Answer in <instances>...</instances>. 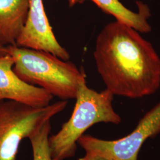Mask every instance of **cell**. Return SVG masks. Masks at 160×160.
<instances>
[{
	"instance_id": "5",
	"label": "cell",
	"mask_w": 160,
	"mask_h": 160,
	"mask_svg": "<svg viewBox=\"0 0 160 160\" xmlns=\"http://www.w3.org/2000/svg\"><path fill=\"white\" fill-rule=\"evenodd\" d=\"M160 133V103L140 119L136 128L125 137L104 140L83 135L78 145L86 153L97 155L109 160H138L140 149L147 139Z\"/></svg>"
},
{
	"instance_id": "7",
	"label": "cell",
	"mask_w": 160,
	"mask_h": 160,
	"mask_svg": "<svg viewBox=\"0 0 160 160\" xmlns=\"http://www.w3.org/2000/svg\"><path fill=\"white\" fill-rule=\"evenodd\" d=\"M14 59L6 54L0 57V102L14 100L33 106H46L53 96L39 87L20 80L12 70Z\"/></svg>"
},
{
	"instance_id": "6",
	"label": "cell",
	"mask_w": 160,
	"mask_h": 160,
	"mask_svg": "<svg viewBox=\"0 0 160 160\" xmlns=\"http://www.w3.org/2000/svg\"><path fill=\"white\" fill-rule=\"evenodd\" d=\"M16 45L51 53L68 61V52L58 42L46 16L43 0H29L26 24Z\"/></svg>"
},
{
	"instance_id": "11",
	"label": "cell",
	"mask_w": 160,
	"mask_h": 160,
	"mask_svg": "<svg viewBox=\"0 0 160 160\" xmlns=\"http://www.w3.org/2000/svg\"><path fill=\"white\" fill-rule=\"evenodd\" d=\"M78 160H109L97 155L86 153V155Z\"/></svg>"
},
{
	"instance_id": "3",
	"label": "cell",
	"mask_w": 160,
	"mask_h": 160,
	"mask_svg": "<svg viewBox=\"0 0 160 160\" xmlns=\"http://www.w3.org/2000/svg\"><path fill=\"white\" fill-rule=\"evenodd\" d=\"M114 95L106 89L97 92L82 80L75 97V104L68 120L49 137L52 160H65L74 156L78 141L84 132L99 123L119 124L122 119L113 108Z\"/></svg>"
},
{
	"instance_id": "12",
	"label": "cell",
	"mask_w": 160,
	"mask_h": 160,
	"mask_svg": "<svg viewBox=\"0 0 160 160\" xmlns=\"http://www.w3.org/2000/svg\"><path fill=\"white\" fill-rule=\"evenodd\" d=\"M6 54H8L7 52L6 46H2V45H0V57L5 55Z\"/></svg>"
},
{
	"instance_id": "4",
	"label": "cell",
	"mask_w": 160,
	"mask_h": 160,
	"mask_svg": "<svg viewBox=\"0 0 160 160\" xmlns=\"http://www.w3.org/2000/svg\"><path fill=\"white\" fill-rule=\"evenodd\" d=\"M67 100L33 106L14 100L0 102V160H16L20 143L66 108Z\"/></svg>"
},
{
	"instance_id": "1",
	"label": "cell",
	"mask_w": 160,
	"mask_h": 160,
	"mask_svg": "<svg viewBox=\"0 0 160 160\" xmlns=\"http://www.w3.org/2000/svg\"><path fill=\"white\" fill-rule=\"evenodd\" d=\"M93 54L98 74L114 96L142 98L160 88V57L131 26L117 20L106 24L97 36Z\"/></svg>"
},
{
	"instance_id": "9",
	"label": "cell",
	"mask_w": 160,
	"mask_h": 160,
	"mask_svg": "<svg viewBox=\"0 0 160 160\" xmlns=\"http://www.w3.org/2000/svg\"><path fill=\"white\" fill-rule=\"evenodd\" d=\"M69 7L82 4L86 0H67ZM95 3L104 12L112 15L116 20L137 30L139 33L151 32L148 20L151 16L148 7L142 2H136L138 12H132L123 6L119 0H90Z\"/></svg>"
},
{
	"instance_id": "2",
	"label": "cell",
	"mask_w": 160,
	"mask_h": 160,
	"mask_svg": "<svg viewBox=\"0 0 160 160\" xmlns=\"http://www.w3.org/2000/svg\"><path fill=\"white\" fill-rule=\"evenodd\" d=\"M14 59L12 70L24 82L39 87L62 100L75 98L83 71L51 53L16 45L6 46Z\"/></svg>"
},
{
	"instance_id": "10",
	"label": "cell",
	"mask_w": 160,
	"mask_h": 160,
	"mask_svg": "<svg viewBox=\"0 0 160 160\" xmlns=\"http://www.w3.org/2000/svg\"><path fill=\"white\" fill-rule=\"evenodd\" d=\"M51 131V120H49L28 138L32 148L33 160H52L49 145Z\"/></svg>"
},
{
	"instance_id": "8",
	"label": "cell",
	"mask_w": 160,
	"mask_h": 160,
	"mask_svg": "<svg viewBox=\"0 0 160 160\" xmlns=\"http://www.w3.org/2000/svg\"><path fill=\"white\" fill-rule=\"evenodd\" d=\"M28 11L29 0H0V45H16Z\"/></svg>"
}]
</instances>
